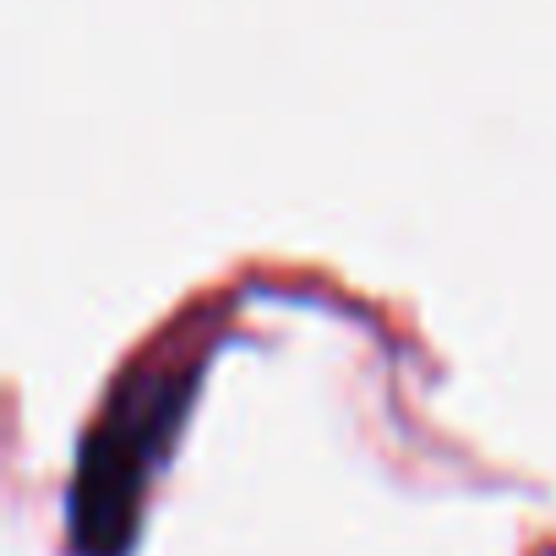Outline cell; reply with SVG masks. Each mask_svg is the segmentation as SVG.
<instances>
[{
	"label": "cell",
	"instance_id": "6da1fadb",
	"mask_svg": "<svg viewBox=\"0 0 556 556\" xmlns=\"http://www.w3.org/2000/svg\"><path fill=\"white\" fill-rule=\"evenodd\" d=\"M186 393H191V371H153L121 388L115 409L99 420L77 464V485H72V551L77 556L126 551L148 475L169 447Z\"/></svg>",
	"mask_w": 556,
	"mask_h": 556
}]
</instances>
